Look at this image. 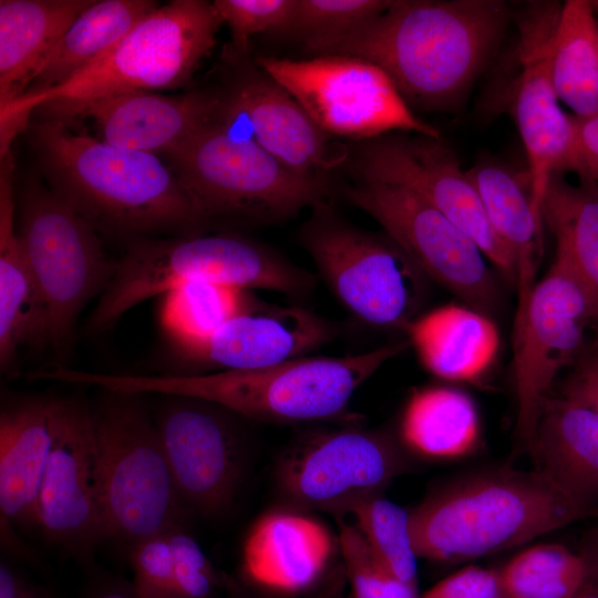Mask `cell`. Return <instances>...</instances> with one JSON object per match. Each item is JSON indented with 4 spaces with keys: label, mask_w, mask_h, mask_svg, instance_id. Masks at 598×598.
Masks as SVG:
<instances>
[{
    "label": "cell",
    "mask_w": 598,
    "mask_h": 598,
    "mask_svg": "<svg viewBox=\"0 0 598 598\" xmlns=\"http://www.w3.org/2000/svg\"><path fill=\"white\" fill-rule=\"evenodd\" d=\"M509 17L497 0H393L362 27L307 51L367 60L413 111L453 112L493 58Z\"/></svg>",
    "instance_id": "1"
},
{
    "label": "cell",
    "mask_w": 598,
    "mask_h": 598,
    "mask_svg": "<svg viewBox=\"0 0 598 598\" xmlns=\"http://www.w3.org/2000/svg\"><path fill=\"white\" fill-rule=\"evenodd\" d=\"M31 128L51 189L97 233L193 230L210 220L156 154L111 145L68 120L47 117Z\"/></svg>",
    "instance_id": "2"
},
{
    "label": "cell",
    "mask_w": 598,
    "mask_h": 598,
    "mask_svg": "<svg viewBox=\"0 0 598 598\" xmlns=\"http://www.w3.org/2000/svg\"><path fill=\"white\" fill-rule=\"evenodd\" d=\"M409 346L399 341L347 357L307 355L248 371L150 375L80 370L74 381L106 391L202 399L260 421L317 422L341 416L358 388Z\"/></svg>",
    "instance_id": "3"
},
{
    "label": "cell",
    "mask_w": 598,
    "mask_h": 598,
    "mask_svg": "<svg viewBox=\"0 0 598 598\" xmlns=\"http://www.w3.org/2000/svg\"><path fill=\"white\" fill-rule=\"evenodd\" d=\"M596 516L544 473L498 470L455 481L410 511L419 558L454 564L496 554Z\"/></svg>",
    "instance_id": "4"
},
{
    "label": "cell",
    "mask_w": 598,
    "mask_h": 598,
    "mask_svg": "<svg viewBox=\"0 0 598 598\" xmlns=\"http://www.w3.org/2000/svg\"><path fill=\"white\" fill-rule=\"evenodd\" d=\"M221 24L213 2L174 0L158 6L107 54L64 83L24 93L0 107V151L10 152L14 136L38 109L51 113L105 96L181 86L213 50Z\"/></svg>",
    "instance_id": "5"
},
{
    "label": "cell",
    "mask_w": 598,
    "mask_h": 598,
    "mask_svg": "<svg viewBox=\"0 0 598 598\" xmlns=\"http://www.w3.org/2000/svg\"><path fill=\"white\" fill-rule=\"evenodd\" d=\"M189 281L308 292L315 278L269 248L235 235H192L140 240L116 261L114 275L91 312L86 330L102 333L133 307Z\"/></svg>",
    "instance_id": "6"
},
{
    "label": "cell",
    "mask_w": 598,
    "mask_h": 598,
    "mask_svg": "<svg viewBox=\"0 0 598 598\" xmlns=\"http://www.w3.org/2000/svg\"><path fill=\"white\" fill-rule=\"evenodd\" d=\"M221 113L166 156L206 216L281 221L326 203L327 181L301 175Z\"/></svg>",
    "instance_id": "7"
},
{
    "label": "cell",
    "mask_w": 598,
    "mask_h": 598,
    "mask_svg": "<svg viewBox=\"0 0 598 598\" xmlns=\"http://www.w3.org/2000/svg\"><path fill=\"white\" fill-rule=\"evenodd\" d=\"M104 391L92 411L104 536L130 548L146 537L186 527L190 512L140 394Z\"/></svg>",
    "instance_id": "8"
},
{
    "label": "cell",
    "mask_w": 598,
    "mask_h": 598,
    "mask_svg": "<svg viewBox=\"0 0 598 598\" xmlns=\"http://www.w3.org/2000/svg\"><path fill=\"white\" fill-rule=\"evenodd\" d=\"M312 209L301 240L337 299L368 324L404 329L421 307L427 277L386 234L347 223L327 202Z\"/></svg>",
    "instance_id": "9"
},
{
    "label": "cell",
    "mask_w": 598,
    "mask_h": 598,
    "mask_svg": "<svg viewBox=\"0 0 598 598\" xmlns=\"http://www.w3.org/2000/svg\"><path fill=\"white\" fill-rule=\"evenodd\" d=\"M19 237L48 315L49 347L65 355L83 307L116 267L97 231L52 189L32 182L21 197Z\"/></svg>",
    "instance_id": "10"
},
{
    "label": "cell",
    "mask_w": 598,
    "mask_h": 598,
    "mask_svg": "<svg viewBox=\"0 0 598 598\" xmlns=\"http://www.w3.org/2000/svg\"><path fill=\"white\" fill-rule=\"evenodd\" d=\"M255 63L332 137L363 142L402 132L441 138L439 128L415 114L385 72L367 60L260 55Z\"/></svg>",
    "instance_id": "11"
},
{
    "label": "cell",
    "mask_w": 598,
    "mask_h": 598,
    "mask_svg": "<svg viewBox=\"0 0 598 598\" xmlns=\"http://www.w3.org/2000/svg\"><path fill=\"white\" fill-rule=\"evenodd\" d=\"M592 301L565 268L553 262L535 285L522 321L514 327L515 435L530 454L544 403L558 374L570 369L594 332Z\"/></svg>",
    "instance_id": "12"
},
{
    "label": "cell",
    "mask_w": 598,
    "mask_h": 598,
    "mask_svg": "<svg viewBox=\"0 0 598 598\" xmlns=\"http://www.w3.org/2000/svg\"><path fill=\"white\" fill-rule=\"evenodd\" d=\"M346 196L368 213L421 271L467 306L487 313L497 302L493 272L478 246L416 193L399 184L361 177Z\"/></svg>",
    "instance_id": "13"
},
{
    "label": "cell",
    "mask_w": 598,
    "mask_h": 598,
    "mask_svg": "<svg viewBox=\"0 0 598 598\" xmlns=\"http://www.w3.org/2000/svg\"><path fill=\"white\" fill-rule=\"evenodd\" d=\"M405 468L401 450L385 433L319 429L300 435L283 452L277 483L295 508L339 516L357 502L381 494Z\"/></svg>",
    "instance_id": "14"
},
{
    "label": "cell",
    "mask_w": 598,
    "mask_h": 598,
    "mask_svg": "<svg viewBox=\"0 0 598 598\" xmlns=\"http://www.w3.org/2000/svg\"><path fill=\"white\" fill-rule=\"evenodd\" d=\"M360 177L410 188L462 229L499 272L515 285L514 259L493 230L481 197L461 163L441 138L389 133L363 141Z\"/></svg>",
    "instance_id": "15"
},
{
    "label": "cell",
    "mask_w": 598,
    "mask_h": 598,
    "mask_svg": "<svg viewBox=\"0 0 598 598\" xmlns=\"http://www.w3.org/2000/svg\"><path fill=\"white\" fill-rule=\"evenodd\" d=\"M168 398L155 426L177 492L190 514H223L235 502L245 472L237 414L202 399Z\"/></svg>",
    "instance_id": "16"
},
{
    "label": "cell",
    "mask_w": 598,
    "mask_h": 598,
    "mask_svg": "<svg viewBox=\"0 0 598 598\" xmlns=\"http://www.w3.org/2000/svg\"><path fill=\"white\" fill-rule=\"evenodd\" d=\"M37 527L83 560L105 539L92 411L74 400L62 399L38 493Z\"/></svg>",
    "instance_id": "17"
},
{
    "label": "cell",
    "mask_w": 598,
    "mask_h": 598,
    "mask_svg": "<svg viewBox=\"0 0 598 598\" xmlns=\"http://www.w3.org/2000/svg\"><path fill=\"white\" fill-rule=\"evenodd\" d=\"M560 7L559 2H532L518 17L522 69L514 115L540 210L550 177L563 174L573 142L571 117L560 109L551 80L553 37Z\"/></svg>",
    "instance_id": "18"
},
{
    "label": "cell",
    "mask_w": 598,
    "mask_h": 598,
    "mask_svg": "<svg viewBox=\"0 0 598 598\" xmlns=\"http://www.w3.org/2000/svg\"><path fill=\"white\" fill-rule=\"evenodd\" d=\"M224 105L225 97L212 93L136 91L61 109L48 117L90 120L96 137L111 145L167 155L217 117Z\"/></svg>",
    "instance_id": "19"
},
{
    "label": "cell",
    "mask_w": 598,
    "mask_h": 598,
    "mask_svg": "<svg viewBox=\"0 0 598 598\" xmlns=\"http://www.w3.org/2000/svg\"><path fill=\"white\" fill-rule=\"evenodd\" d=\"M332 333L331 324L309 309L255 301L205 341L177 351L198 367L248 371L307 357Z\"/></svg>",
    "instance_id": "20"
},
{
    "label": "cell",
    "mask_w": 598,
    "mask_h": 598,
    "mask_svg": "<svg viewBox=\"0 0 598 598\" xmlns=\"http://www.w3.org/2000/svg\"><path fill=\"white\" fill-rule=\"evenodd\" d=\"M226 101L265 150L301 175L326 181V173L348 157V148L255 62L240 72Z\"/></svg>",
    "instance_id": "21"
},
{
    "label": "cell",
    "mask_w": 598,
    "mask_h": 598,
    "mask_svg": "<svg viewBox=\"0 0 598 598\" xmlns=\"http://www.w3.org/2000/svg\"><path fill=\"white\" fill-rule=\"evenodd\" d=\"M336 546L329 528L301 509L270 511L246 535L243 574L261 590L298 595L321 578Z\"/></svg>",
    "instance_id": "22"
},
{
    "label": "cell",
    "mask_w": 598,
    "mask_h": 598,
    "mask_svg": "<svg viewBox=\"0 0 598 598\" xmlns=\"http://www.w3.org/2000/svg\"><path fill=\"white\" fill-rule=\"evenodd\" d=\"M62 399L37 396L0 414V509L7 522L37 527V499Z\"/></svg>",
    "instance_id": "23"
},
{
    "label": "cell",
    "mask_w": 598,
    "mask_h": 598,
    "mask_svg": "<svg viewBox=\"0 0 598 598\" xmlns=\"http://www.w3.org/2000/svg\"><path fill=\"white\" fill-rule=\"evenodd\" d=\"M489 224L515 264L517 309L515 326L525 313L529 296L537 283V271L544 257V217L536 205L526 172L494 162H481L467 171Z\"/></svg>",
    "instance_id": "24"
},
{
    "label": "cell",
    "mask_w": 598,
    "mask_h": 598,
    "mask_svg": "<svg viewBox=\"0 0 598 598\" xmlns=\"http://www.w3.org/2000/svg\"><path fill=\"white\" fill-rule=\"evenodd\" d=\"M530 456L535 468L598 515V414L563 396L543 406Z\"/></svg>",
    "instance_id": "25"
},
{
    "label": "cell",
    "mask_w": 598,
    "mask_h": 598,
    "mask_svg": "<svg viewBox=\"0 0 598 598\" xmlns=\"http://www.w3.org/2000/svg\"><path fill=\"white\" fill-rule=\"evenodd\" d=\"M13 158L0 165V363L4 370L22 347L49 344L45 306L14 230Z\"/></svg>",
    "instance_id": "26"
},
{
    "label": "cell",
    "mask_w": 598,
    "mask_h": 598,
    "mask_svg": "<svg viewBox=\"0 0 598 598\" xmlns=\"http://www.w3.org/2000/svg\"><path fill=\"white\" fill-rule=\"evenodd\" d=\"M409 342L432 374L471 382L492 365L499 347L497 327L470 306L446 305L415 317L405 328Z\"/></svg>",
    "instance_id": "27"
},
{
    "label": "cell",
    "mask_w": 598,
    "mask_h": 598,
    "mask_svg": "<svg viewBox=\"0 0 598 598\" xmlns=\"http://www.w3.org/2000/svg\"><path fill=\"white\" fill-rule=\"evenodd\" d=\"M95 0H0V107L28 89L74 20Z\"/></svg>",
    "instance_id": "28"
},
{
    "label": "cell",
    "mask_w": 598,
    "mask_h": 598,
    "mask_svg": "<svg viewBox=\"0 0 598 598\" xmlns=\"http://www.w3.org/2000/svg\"><path fill=\"white\" fill-rule=\"evenodd\" d=\"M544 223L554 235V262L568 270L589 295L598 338V182L579 178L568 183L555 173L542 206Z\"/></svg>",
    "instance_id": "29"
},
{
    "label": "cell",
    "mask_w": 598,
    "mask_h": 598,
    "mask_svg": "<svg viewBox=\"0 0 598 598\" xmlns=\"http://www.w3.org/2000/svg\"><path fill=\"white\" fill-rule=\"evenodd\" d=\"M157 7L151 0L94 1L61 37L24 93L64 83L107 54L140 20Z\"/></svg>",
    "instance_id": "30"
},
{
    "label": "cell",
    "mask_w": 598,
    "mask_h": 598,
    "mask_svg": "<svg viewBox=\"0 0 598 598\" xmlns=\"http://www.w3.org/2000/svg\"><path fill=\"white\" fill-rule=\"evenodd\" d=\"M404 445L416 455L457 460L477 448L481 424L473 400L448 386H427L410 396L401 420Z\"/></svg>",
    "instance_id": "31"
},
{
    "label": "cell",
    "mask_w": 598,
    "mask_h": 598,
    "mask_svg": "<svg viewBox=\"0 0 598 598\" xmlns=\"http://www.w3.org/2000/svg\"><path fill=\"white\" fill-rule=\"evenodd\" d=\"M591 1L560 7L553 37L551 80L577 116L598 112V23Z\"/></svg>",
    "instance_id": "32"
},
{
    "label": "cell",
    "mask_w": 598,
    "mask_h": 598,
    "mask_svg": "<svg viewBox=\"0 0 598 598\" xmlns=\"http://www.w3.org/2000/svg\"><path fill=\"white\" fill-rule=\"evenodd\" d=\"M255 301L248 290L189 281L164 293L161 322L179 350L205 341Z\"/></svg>",
    "instance_id": "33"
},
{
    "label": "cell",
    "mask_w": 598,
    "mask_h": 598,
    "mask_svg": "<svg viewBox=\"0 0 598 598\" xmlns=\"http://www.w3.org/2000/svg\"><path fill=\"white\" fill-rule=\"evenodd\" d=\"M509 598H574L582 579L577 551L557 543L536 544L517 553L497 571Z\"/></svg>",
    "instance_id": "34"
},
{
    "label": "cell",
    "mask_w": 598,
    "mask_h": 598,
    "mask_svg": "<svg viewBox=\"0 0 598 598\" xmlns=\"http://www.w3.org/2000/svg\"><path fill=\"white\" fill-rule=\"evenodd\" d=\"M346 514L352 517L351 523L369 548L394 577L416 584L419 556L409 511L378 494L357 502Z\"/></svg>",
    "instance_id": "35"
},
{
    "label": "cell",
    "mask_w": 598,
    "mask_h": 598,
    "mask_svg": "<svg viewBox=\"0 0 598 598\" xmlns=\"http://www.w3.org/2000/svg\"><path fill=\"white\" fill-rule=\"evenodd\" d=\"M393 0H297L292 17L283 31L291 33L309 50L362 27Z\"/></svg>",
    "instance_id": "36"
},
{
    "label": "cell",
    "mask_w": 598,
    "mask_h": 598,
    "mask_svg": "<svg viewBox=\"0 0 598 598\" xmlns=\"http://www.w3.org/2000/svg\"><path fill=\"white\" fill-rule=\"evenodd\" d=\"M338 545L351 598H420L416 584L401 581L375 557L358 529L341 516Z\"/></svg>",
    "instance_id": "37"
},
{
    "label": "cell",
    "mask_w": 598,
    "mask_h": 598,
    "mask_svg": "<svg viewBox=\"0 0 598 598\" xmlns=\"http://www.w3.org/2000/svg\"><path fill=\"white\" fill-rule=\"evenodd\" d=\"M297 0H215L213 6L221 23L230 31L235 50L245 55L251 37L283 33Z\"/></svg>",
    "instance_id": "38"
},
{
    "label": "cell",
    "mask_w": 598,
    "mask_h": 598,
    "mask_svg": "<svg viewBox=\"0 0 598 598\" xmlns=\"http://www.w3.org/2000/svg\"><path fill=\"white\" fill-rule=\"evenodd\" d=\"M130 564L132 585L140 598H186L178 581L167 533L132 545Z\"/></svg>",
    "instance_id": "39"
},
{
    "label": "cell",
    "mask_w": 598,
    "mask_h": 598,
    "mask_svg": "<svg viewBox=\"0 0 598 598\" xmlns=\"http://www.w3.org/2000/svg\"><path fill=\"white\" fill-rule=\"evenodd\" d=\"M167 534L184 596L208 598L218 585V575L212 563L185 527Z\"/></svg>",
    "instance_id": "40"
},
{
    "label": "cell",
    "mask_w": 598,
    "mask_h": 598,
    "mask_svg": "<svg viewBox=\"0 0 598 598\" xmlns=\"http://www.w3.org/2000/svg\"><path fill=\"white\" fill-rule=\"evenodd\" d=\"M498 573L467 566L445 577L420 598H501Z\"/></svg>",
    "instance_id": "41"
},
{
    "label": "cell",
    "mask_w": 598,
    "mask_h": 598,
    "mask_svg": "<svg viewBox=\"0 0 598 598\" xmlns=\"http://www.w3.org/2000/svg\"><path fill=\"white\" fill-rule=\"evenodd\" d=\"M563 398L598 414V338L592 336L560 384Z\"/></svg>",
    "instance_id": "42"
},
{
    "label": "cell",
    "mask_w": 598,
    "mask_h": 598,
    "mask_svg": "<svg viewBox=\"0 0 598 598\" xmlns=\"http://www.w3.org/2000/svg\"><path fill=\"white\" fill-rule=\"evenodd\" d=\"M570 117L573 142L563 174L573 172L578 178L598 182V112Z\"/></svg>",
    "instance_id": "43"
},
{
    "label": "cell",
    "mask_w": 598,
    "mask_h": 598,
    "mask_svg": "<svg viewBox=\"0 0 598 598\" xmlns=\"http://www.w3.org/2000/svg\"><path fill=\"white\" fill-rule=\"evenodd\" d=\"M578 553L584 575L574 598H598V523L585 534Z\"/></svg>",
    "instance_id": "44"
},
{
    "label": "cell",
    "mask_w": 598,
    "mask_h": 598,
    "mask_svg": "<svg viewBox=\"0 0 598 598\" xmlns=\"http://www.w3.org/2000/svg\"><path fill=\"white\" fill-rule=\"evenodd\" d=\"M31 586L7 561L0 564V598H22Z\"/></svg>",
    "instance_id": "45"
},
{
    "label": "cell",
    "mask_w": 598,
    "mask_h": 598,
    "mask_svg": "<svg viewBox=\"0 0 598 598\" xmlns=\"http://www.w3.org/2000/svg\"><path fill=\"white\" fill-rule=\"evenodd\" d=\"M84 598H140V596L132 582L111 579L94 586Z\"/></svg>",
    "instance_id": "46"
},
{
    "label": "cell",
    "mask_w": 598,
    "mask_h": 598,
    "mask_svg": "<svg viewBox=\"0 0 598 598\" xmlns=\"http://www.w3.org/2000/svg\"><path fill=\"white\" fill-rule=\"evenodd\" d=\"M22 598H52L45 589L31 586Z\"/></svg>",
    "instance_id": "47"
},
{
    "label": "cell",
    "mask_w": 598,
    "mask_h": 598,
    "mask_svg": "<svg viewBox=\"0 0 598 598\" xmlns=\"http://www.w3.org/2000/svg\"><path fill=\"white\" fill-rule=\"evenodd\" d=\"M594 8L598 11V0L591 1Z\"/></svg>",
    "instance_id": "48"
},
{
    "label": "cell",
    "mask_w": 598,
    "mask_h": 598,
    "mask_svg": "<svg viewBox=\"0 0 598 598\" xmlns=\"http://www.w3.org/2000/svg\"><path fill=\"white\" fill-rule=\"evenodd\" d=\"M501 598H509V597H506V596L503 595Z\"/></svg>",
    "instance_id": "49"
},
{
    "label": "cell",
    "mask_w": 598,
    "mask_h": 598,
    "mask_svg": "<svg viewBox=\"0 0 598 598\" xmlns=\"http://www.w3.org/2000/svg\"><path fill=\"white\" fill-rule=\"evenodd\" d=\"M597 23H598V19H597Z\"/></svg>",
    "instance_id": "50"
}]
</instances>
